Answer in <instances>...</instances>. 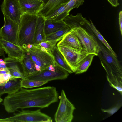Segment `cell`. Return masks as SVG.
Masks as SVG:
<instances>
[{
    "mask_svg": "<svg viewBox=\"0 0 122 122\" xmlns=\"http://www.w3.org/2000/svg\"><path fill=\"white\" fill-rule=\"evenodd\" d=\"M58 96L56 88L53 86L30 89L21 87L16 92L5 97L3 104L9 113L14 112L20 109L43 108L57 102Z\"/></svg>",
    "mask_w": 122,
    "mask_h": 122,
    "instance_id": "obj_1",
    "label": "cell"
},
{
    "mask_svg": "<svg viewBox=\"0 0 122 122\" xmlns=\"http://www.w3.org/2000/svg\"><path fill=\"white\" fill-rule=\"evenodd\" d=\"M38 17L37 15L27 13L22 15L19 24L18 33V45L22 48L33 44Z\"/></svg>",
    "mask_w": 122,
    "mask_h": 122,
    "instance_id": "obj_2",
    "label": "cell"
},
{
    "mask_svg": "<svg viewBox=\"0 0 122 122\" xmlns=\"http://www.w3.org/2000/svg\"><path fill=\"white\" fill-rule=\"evenodd\" d=\"M99 45L98 56L102 66L109 77H116L122 80V66L117 58L95 36Z\"/></svg>",
    "mask_w": 122,
    "mask_h": 122,
    "instance_id": "obj_3",
    "label": "cell"
},
{
    "mask_svg": "<svg viewBox=\"0 0 122 122\" xmlns=\"http://www.w3.org/2000/svg\"><path fill=\"white\" fill-rule=\"evenodd\" d=\"M1 122H52L51 117L41 112L40 109L34 111L23 110L13 116L1 119Z\"/></svg>",
    "mask_w": 122,
    "mask_h": 122,
    "instance_id": "obj_4",
    "label": "cell"
},
{
    "mask_svg": "<svg viewBox=\"0 0 122 122\" xmlns=\"http://www.w3.org/2000/svg\"><path fill=\"white\" fill-rule=\"evenodd\" d=\"M23 48L28 53L35 64L40 67L41 71L47 68L51 65H56L52 55L37 46L33 45L31 48Z\"/></svg>",
    "mask_w": 122,
    "mask_h": 122,
    "instance_id": "obj_5",
    "label": "cell"
},
{
    "mask_svg": "<svg viewBox=\"0 0 122 122\" xmlns=\"http://www.w3.org/2000/svg\"><path fill=\"white\" fill-rule=\"evenodd\" d=\"M75 28L83 50L89 54L97 56L99 47L90 27L86 29L80 26Z\"/></svg>",
    "mask_w": 122,
    "mask_h": 122,
    "instance_id": "obj_6",
    "label": "cell"
},
{
    "mask_svg": "<svg viewBox=\"0 0 122 122\" xmlns=\"http://www.w3.org/2000/svg\"><path fill=\"white\" fill-rule=\"evenodd\" d=\"M56 46L73 73L75 72L81 61L89 54L83 50L62 45Z\"/></svg>",
    "mask_w": 122,
    "mask_h": 122,
    "instance_id": "obj_7",
    "label": "cell"
},
{
    "mask_svg": "<svg viewBox=\"0 0 122 122\" xmlns=\"http://www.w3.org/2000/svg\"><path fill=\"white\" fill-rule=\"evenodd\" d=\"M75 108L67 98L64 90L61 91L60 100L57 110L54 115L56 122H71L74 116Z\"/></svg>",
    "mask_w": 122,
    "mask_h": 122,
    "instance_id": "obj_8",
    "label": "cell"
},
{
    "mask_svg": "<svg viewBox=\"0 0 122 122\" xmlns=\"http://www.w3.org/2000/svg\"><path fill=\"white\" fill-rule=\"evenodd\" d=\"M69 73L66 70L56 64L52 70L48 68L37 71L33 74L25 78L36 81H49L57 80H63L67 78Z\"/></svg>",
    "mask_w": 122,
    "mask_h": 122,
    "instance_id": "obj_9",
    "label": "cell"
},
{
    "mask_svg": "<svg viewBox=\"0 0 122 122\" xmlns=\"http://www.w3.org/2000/svg\"><path fill=\"white\" fill-rule=\"evenodd\" d=\"M3 15L4 24L0 29V37L5 41L19 45L18 33L19 23Z\"/></svg>",
    "mask_w": 122,
    "mask_h": 122,
    "instance_id": "obj_10",
    "label": "cell"
},
{
    "mask_svg": "<svg viewBox=\"0 0 122 122\" xmlns=\"http://www.w3.org/2000/svg\"><path fill=\"white\" fill-rule=\"evenodd\" d=\"M1 7L3 15L19 23L23 13L18 0H3Z\"/></svg>",
    "mask_w": 122,
    "mask_h": 122,
    "instance_id": "obj_11",
    "label": "cell"
},
{
    "mask_svg": "<svg viewBox=\"0 0 122 122\" xmlns=\"http://www.w3.org/2000/svg\"><path fill=\"white\" fill-rule=\"evenodd\" d=\"M0 45L8 54V57L20 61L24 54L25 51L21 46L5 41L0 37Z\"/></svg>",
    "mask_w": 122,
    "mask_h": 122,
    "instance_id": "obj_12",
    "label": "cell"
},
{
    "mask_svg": "<svg viewBox=\"0 0 122 122\" xmlns=\"http://www.w3.org/2000/svg\"><path fill=\"white\" fill-rule=\"evenodd\" d=\"M57 45L67 46L76 49L83 50L75 28L66 34L58 43Z\"/></svg>",
    "mask_w": 122,
    "mask_h": 122,
    "instance_id": "obj_13",
    "label": "cell"
},
{
    "mask_svg": "<svg viewBox=\"0 0 122 122\" xmlns=\"http://www.w3.org/2000/svg\"><path fill=\"white\" fill-rule=\"evenodd\" d=\"M23 13L37 15L39 10L44 5L43 2L38 0H18Z\"/></svg>",
    "mask_w": 122,
    "mask_h": 122,
    "instance_id": "obj_14",
    "label": "cell"
},
{
    "mask_svg": "<svg viewBox=\"0 0 122 122\" xmlns=\"http://www.w3.org/2000/svg\"><path fill=\"white\" fill-rule=\"evenodd\" d=\"M70 0H49L38 11L37 15L46 19L58 9L65 5Z\"/></svg>",
    "mask_w": 122,
    "mask_h": 122,
    "instance_id": "obj_15",
    "label": "cell"
},
{
    "mask_svg": "<svg viewBox=\"0 0 122 122\" xmlns=\"http://www.w3.org/2000/svg\"><path fill=\"white\" fill-rule=\"evenodd\" d=\"M24 51V54L20 61V63L22 66L23 73L25 78L38 71L36 70L35 64L29 54L26 51Z\"/></svg>",
    "mask_w": 122,
    "mask_h": 122,
    "instance_id": "obj_16",
    "label": "cell"
},
{
    "mask_svg": "<svg viewBox=\"0 0 122 122\" xmlns=\"http://www.w3.org/2000/svg\"><path fill=\"white\" fill-rule=\"evenodd\" d=\"M45 20L43 17L38 15L32 44L33 45L37 44L46 40L44 32Z\"/></svg>",
    "mask_w": 122,
    "mask_h": 122,
    "instance_id": "obj_17",
    "label": "cell"
},
{
    "mask_svg": "<svg viewBox=\"0 0 122 122\" xmlns=\"http://www.w3.org/2000/svg\"><path fill=\"white\" fill-rule=\"evenodd\" d=\"M4 61L7 68L11 75L15 78L21 79L25 78L24 75L20 70L18 63L20 61L16 59L8 57L5 58Z\"/></svg>",
    "mask_w": 122,
    "mask_h": 122,
    "instance_id": "obj_18",
    "label": "cell"
},
{
    "mask_svg": "<svg viewBox=\"0 0 122 122\" xmlns=\"http://www.w3.org/2000/svg\"><path fill=\"white\" fill-rule=\"evenodd\" d=\"M21 79L16 78L10 80L4 85H0V97L5 94H11L18 91L21 87Z\"/></svg>",
    "mask_w": 122,
    "mask_h": 122,
    "instance_id": "obj_19",
    "label": "cell"
},
{
    "mask_svg": "<svg viewBox=\"0 0 122 122\" xmlns=\"http://www.w3.org/2000/svg\"><path fill=\"white\" fill-rule=\"evenodd\" d=\"M67 25L63 20L55 21L51 19H45L44 25L45 35L46 36Z\"/></svg>",
    "mask_w": 122,
    "mask_h": 122,
    "instance_id": "obj_20",
    "label": "cell"
},
{
    "mask_svg": "<svg viewBox=\"0 0 122 122\" xmlns=\"http://www.w3.org/2000/svg\"><path fill=\"white\" fill-rule=\"evenodd\" d=\"M56 64L67 71L69 73H73L61 53L56 46L51 51Z\"/></svg>",
    "mask_w": 122,
    "mask_h": 122,
    "instance_id": "obj_21",
    "label": "cell"
},
{
    "mask_svg": "<svg viewBox=\"0 0 122 122\" xmlns=\"http://www.w3.org/2000/svg\"><path fill=\"white\" fill-rule=\"evenodd\" d=\"M95 56L93 54H89L82 59L75 72V74H79L86 72L91 65Z\"/></svg>",
    "mask_w": 122,
    "mask_h": 122,
    "instance_id": "obj_22",
    "label": "cell"
},
{
    "mask_svg": "<svg viewBox=\"0 0 122 122\" xmlns=\"http://www.w3.org/2000/svg\"><path fill=\"white\" fill-rule=\"evenodd\" d=\"M48 81L31 80L25 78L21 79V86L25 88H31L39 87L47 83Z\"/></svg>",
    "mask_w": 122,
    "mask_h": 122,
    "instance_id": "obj_23",
    "label": "cell"
},
{
    "mask_svg": "<svg viewBox=\"0 0 122 122\" xmlns=\"http://www.w3.org/2000/svg\"><path fill=\"white\" fill-rule=\"evenodd\" d=\"M71 29V28L67 25L56 32L46 36V39L49 41L61 40L63 36Z\"/></svg>",
    "mask_w": 122,
    "mask_h": 122,
    "instance_id": "obj_24",
    "label": "cell"
},
{
    "mask_svg": "<svg viewBox=\"0 0 122 122\" xmlns=\"http://www.w3.org/2000/svg\"><path fill=\"white\" fill-rule=\"evenodd\" d=\"M90 26L91 30L97 39L101 42L116 57H117V55L113 51L107 41L104 38L99 31L97 29L91 20Z\"/></svg>",
    "mask_w": 122,
    "mask_h": 122,
    "instance_id": "obj_25",
    "label": "cell"
},
{
    "mask_svg": "<svg viewBox=\"0 0 122 122\" xmlns=\"http://www.w3.org/2000/svg\"><path fill=\"white\" fill-rule=\"evenodd\" d=\"M107 81L110 86L115 89L122 95V80L116 77H109L106 76Z\"/></svg>",
    "mask_w": 122,
    "mask_h": 122,
    "instance_id": "obj_26",
    "label": "cell"
},
{
    "mask_svg": "<svg viewBox=\"0 0 122 122\" xmlns=\"http://www.w3.org/2000/svg\"><path fill=\"white\" fill-rule=\"evenodd\" d=\"M16 78L13 76L7 68L0 71V85H4L10 80Z\"/></svg>",
    "mask_w": 122,
    "mask_h": 122,
    "instance_id": "obj_27",
    "label": "cell"
},
{
    "mask_svg": "<svg viewBox=\"0 0 122 122\" xmlns=\"http://www.w3.org/2000/svg\"><path fill=\"white\" fill-rule=\"evenodd\" d=\"M84 2V0H70L64 6V12L69 13L72 9L82 5Z\"/></svg>",
    "mask_w": 122,
    "mask_h": 122,
    "instance_id": "obj_28",
    "label": "cell"
},
{
    "mask_svg": "<svg viewBox=\"0 0 122 122\" xmlns=\"http://www.w3.org/2000/svg\"><path fill=\"white\" fill-rule=\"evenodd\" d=\"M60 40L54 41L46 40L35 45L43 47L51 53L52 51L55 47L56 46L57 43Z\"/></svg>",
    "mask_w": 122,
    "mask_h": 122,
    "instance_id": "obj_29",
    "label": "cell"
},
{
    "mask_svg": "<svg viewBox=\"0 0 122 122\" xmlns=\"http://www.w3.org/2000/svg\"><path fill=\"white\" fill-rule=\"evenodd\" d=\"M122 104H118L114 107L108 109H102L101 110L103 112H106L111 115H112L116 112L121 107Z\"/></svg>",
    "mask_w": 122,
    "mask_h": 122,
    "instance_id": "obj_30",
    "label": "cell"
},
{
    "mask_svg": "<svg viewBox=\"0 0 122 122\" xmlns=\"http://www.w3.org/2000/svg\"><path fill=\"white\" fill-rule=\"evenodd\" d=\"M119 21L120 30L121 35L122 36V12L120 11L119 14Z\"/></svg>",
    "mask_w": 122,
    "mask_h": 122,
    "instance_id": "obj_31",
    "label": "cell"
},
{
    "mask_svg": "<svg viewBox=\"0 0 122 122\" xmlns=\"http://www.w3.org/2000/svg\"><path fill=\"white\" fill-rule=\"evenodd\" d=\"M112 6L113 7H116L119 5L118 2V0H107Z\"/></svg>",
    "mask_w": 122,
    "mask_h": 122,
    "instance_id": "obj_32",
    "label": "cell"
},
{
    "mask_svg": "<svg viewBox=\"0 0 122 122\" xmlns=\"http://www.w3.org/2000/svg\"><path fill=\"white\" fill-rule=\"evenodd\" d=\"M4 51L0 45V56L4 55Z\"/></svg>",
    "mask_w": 122,
    "mask_h": 122,
    "instance_id": "obj_33",
    "label": "cell"
},
{
    "mask_svg": "<svg viewBox=\"0 0 122 122\" xmlns=\"http://www.w3.org/2000/svg\"><path fill=\"white\" fill-rule=\"evenodd\" d=\"M42 1L43 2L44 4V5H46L49 1V0H38Z\"/></svg>",
    "mask_w": 122,
    "mask_h": 122,
    "instance_id": "obj_34",
    "label": "cell"
},
{
    "mask_svg": "<svg viewBox=\"0 0 122 122\" xmlns=\"http://www.w3.org/2000/svg\"><path fill=\"white\" fill-rule=\"evenodd\" d=\"M5 62L4 60H3L1 59H0V63H1Z\"/></svg>",
    "mask_w": 122,
    "mask_h": 122,
    "instance_id": "obj_35",
    "label": "cell"
},
{
    "mask_svg": "<svg viewBox=\"0 0 122 122\" xmlns=\"http://www.w3.org/2000/svg\"><path fill=\"white\" fill-rule=\"evenodd\" d=\"M3 69H4L2 68L1 64L0 63V71Z\"/></svg>",
    "mask_w": 122,
    "mask_h": 122,
    "instance_id": "obj_36",
    "label": "cell"
},
{
    "mask_svg": "<svg viewBox=\"0 0 122 122\" xmlns=\"http://www.w3.org/2000/svg\"><path fill=\"white\" fill-rule=\"evenodd\" d=\"M3 101V99L0 97V103Z\"/></svg>",
    "mask_w": 122,
    "mask_h": 122,
    "instance_id": "obj_37",
    "label": "cell"
}]
</instances>
